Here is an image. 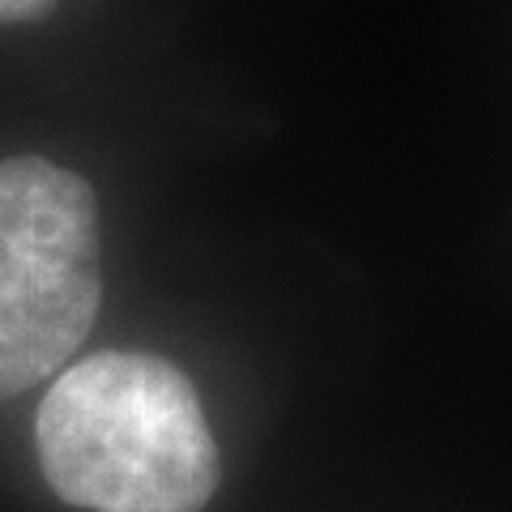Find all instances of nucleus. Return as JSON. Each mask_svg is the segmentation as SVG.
Wrapping results in <instances>:
<instances>
[{
    "instance_id": "f257e3e1",
    "label": "nucleus",
    "mask_w": 512,
    "mask_h": 512,
    "mask_svg": "<svg viewBox=\"0 0 512 512\" xmlns=\"http://www.w3.org/2000/svg\"><path fill=\"white\" fill-rule=\"evenodd\" d=\"M43 478L90 512H201L218 491V444L201 397L175 363L103 350L47 389Z\"/></svg>"
},
{
    "instance_id": "f03ea898",
    "label": "nucleus",
    "mask_w": 512,
    "mask_h": 512,
    "mask_svg": "<svg viewBox=\"0 0 512 512\" xmlns=\"http://www.w3.org/2000/svg\"><path fill=\"white\" fill-rule=\"evenodd\" d=\"M103 244L94 188L22 154L0 163V402L60 372L99 316Z\"/></svg>"
},
{
    "instance_id": "7ed1b4c3",
    "label": "nucleus",
    "mask_w": 512,
    "mask_h": 512,
    "mask_svg": "<svg viewBox=\"0 0 512 512\" xmlns=\"http://www.w3.org/2000/svg\"><path fill=\"white\" fill-rule=\"evenodd\" d=\"M60 0H0V22H35L47 18Z\"/></svg>"
}]
</instances>
